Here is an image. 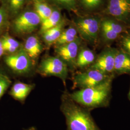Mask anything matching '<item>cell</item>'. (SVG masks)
Segmentation results:
<instances>
[{
  "mask_svg": "<svg viewBox=\"0 0 130 130\" xmlns=\"http://www.w3.org/2000/svg\"><path fill=\"white\" fill-rule=\"evenodd\" d=\"M57 4L69 9H73L75 7L76 0H54Z\"/></svg>",
  "mask_w": 130,
  "mask_h": 130,
  "instance_id": "obj_23",
  "label": "cell"
},
{
  "mask_svg": "<svg viewBox=\"0 0 130 130\" xmlns=\"http://www.w3.org/2000/svg\"><path fill=\"white\" fill-rule=\"evenodd\" d=\"M123 49L126 53L130 56V37L127 36L124 38L122 42Z\"/></svg>",
  "mask_w": 130,
  "mask_h": 130,
  "instance_id": "obj_26",
  "label": "cell"
},
{
  "mask_svg": "<svg viewBox=\"0 0 130 130\" xmlns=\"http://www.w3.org/2000/svg\"><path fill=\"white\" fill-rule=\"evenodd\" d=\"M102 1V0H80L82 5L88 10L95 9L100 5Z\"/></svg>",
  "mask_w": 130,
  "mask_h": 130,
  "instance_id": "obj_22",
  "label": "cell"
},
{
  "mask_svg": "<svg viewBox=\"0 0 130 130\" xmlns=\"http://www.w3.org/2000/svg\"><path fill=\"white\" fill-rule=\"evenodd\" d=\"M80 40L78 38L74 41L56 46L55 51L57 57L67 65L70 70H74L76 67V59L78 54Z\"/></svg>",
  "mask_w": 130,
  "mask_h": 130,
  "instance_id": "obj_8",
  "label": "cell"
},
{
  "mask_svg": "<svg viewBox=\"0 0 130 130\" xmlns=\"http://www.w3.org/2000/svg\"><path fill=\"white\" fill-rule=\"evenodd\" d=\"M26 130H36V129L35 128V127H30V128H28V129Z\"/></svg>",
  "mask_w": 130,
  "mask_h": 130,
  "instance_id": "obj_27",
  "label": "cell"
},
{
  "mask_svg": "<svg viewBox=\"0 0 130 130\" xmlns=\"http://www.w3.org/2000/svg\"><path fill=\"white\" fill-rule=\"evenodd\" d=\"M103 37L107 41L115 40L123 30L121 24L114 20L107 19L100 25Z\"/></svg>",
  "mask_w": 130,
  "mask_h": 130,
  "instance_id": "obj_11",
  "label": "cell"
},
{
  "mask_svg": "<svg viewBox=\"0 0 130 130\" xmlns=\"http://www.w3.org/2000/svg\"><path fill=\"white\" fill-rule=\"evenodd\" d=\"M3 47V44H2V42L1 40H0V49L2 48Z\"/></svg>",
  "mask_w": 130,
  "mask_h": 130,
  "instance_id": "obj_28",
  "label": "cell"
},
{
  "mask_svg": "<svg viewBox=\"0 0 130 130\" xmlns=\"http://www.w3.org/2000/svg\"><path fill=\"white\" fill-rule=\"evenodd\" d=\"M35 12L41 20V21L48 18L51 14L53 9L43 1H34Z\"/></svg>",
  "mask_w": 130,
  "mask_h": 130,
  "instance_id": "obj_19",
  "label": "cell"
},
{
  "mask_svg": "<svg viewBox=\"0 0 130 130\" xmlns=\"http://www.w3.org/2000/svg\"><path fill=\"white\" fill-rule=\"evenodd\" d=\"M1 41L2 43H6L10 46L14 47L18 49H19V48L20 47V43H19V42L16 41L14 38L8 35L4 36L2 39Z\"/></svg>",
  "mask_w": 130,
  "mask_h": 130,
  "instance_id": "obj_24",
  "label": "cell"
},
{
  "mask_svg": "<svg viewBox=\"0 0 130 130\" xmlns=\"http://www.w3.org/2000/svg\"><path fill=\"white\" fill-rule=\"evenodd\" d=\"M111 78H113L112 76L109 74L90 69L75 75L73 78V83L75 87L79 89L87 88L96 86Z\"/></svg>",
  "mask_w": 130,
  "mask_h": 130,
  "instance_id": "obj_4",
  "label": "cell"
},
{
  "mask_svg": "<svg viewBox=\"0 0 130 130\" xmlns=\"http://www.w3.org/2000/svg\"><path fill=\"white\" fill-rule=\"evenodd\" d=\"M61 15L59 11L54 10L53 11L51 15L45 20L42 21L41 28V33L57 26L61 22Z\"/></svg>",
  "mask_w": 130,
  "mask_h": 130,
  "instance_id": "obj_18",
  "label": "cell"
},
{
  "mask_svg": "<svg viewBox=\"0 0 130 130\" xmlns=\"http://www.w3.org/2000/svg\"><path fill=\"white\" fill-rule=\"evenodd\" d=\"M7 17V10L5 6L0 7V29L4 25Z\"/></svg>",
  "mask_w": 130,
  "mask_h": 130,
  "instance_id": "obj_25",
  "label": "cell"
},
{
  "mask_svg": "<svg viewBox=\"0 0 130 130\" xmlns=\"http://www.w3.org/2000/svg\"><path fill=\"white\" fill-rule=\"evenodd\" d=\"M41 22V20L36 12L27 11L20 14L15 19L13 27L17 33L27 34L34 31Z\"/></svg>",
  "mask_w": 130,
  "mask_h": 130,
  "instance_id": "obj_6",
  "label": "cell"
},
{
  "mask_svg": "<svg viewBox=\"0 0 130 130\" xmlns=\"http://www.w3.org/2000/svg\"><path fill=\"white\" fill-rule=\"evenodd\" d=\"M75 24L77 31L84 39L91 42L96 40L100 27L99 19L94 17L79 18L76 20Z\"/></svg>",
  "mask_w": 130,
  "mask_h": 130,
  "instance_id": "obj_7",
  "label": "cell"
},
{
  "mask_svg": "<svg viewBox=\"0 0 130 130\" xmlns=\"http://www.w3.org/2000/svg\"><path fill=\"white\" fill-rule=\"evenodd\" d=\"M117 50L108 48L103 52L94 61L90 69L109 74L114 72L115 58Z\"/></svg>",
  "mask_w": 130,
  "mask_h": 130,
  "instance_id": "obj_9",
  "label": "cell"
},
{
  "mask_svg": "<svg viewBox=\"0 0 130 130\" xmlns=\"http://www.w3.org/2000/svg\"><path fill=\"white\" fill-rule=\"evenodd\" d=\"M64 22L61 21L56 27L43 33L42 38L44 42L47 45H50L54 44L60 36L63 31V27Z\"/></svg>",
  "mask_w": 130,
  "mask_h": 130,
  "instance_id": "obj_16",
  "label": "cell"
},
{
  "mask_svg": "<svg viewBox=\"0 0 130 130\" xmlns=\"http://www.w3.org/2000/svg\"><path fill=\"white\" fill-rule=\"evenodd\" d=\"M77 34L78 31L76 28L70 27L63 30L60 37L54 44L57 46L73 42L78 38Z\"/></svg>",
  "mask_w": 130,
  "mask_h": 130,
  "instance_id": "obj_17",
  "label": "cell"
},
{
  "mask_svg": "<svg viewBox=\"0 0 130 130\" xmlns=\"http://www.w3.org/2000/svg\"><path fill=\"white\" fill-rule=\"evenodd\" d=\"M34 87V84L17 82L12 86L10 94L15 99L22 102L26 99Z\"/></svg>",
  "mask_w": 130,
  "mask_h": 130,
  "instance_id": "obj_13",
  "label": "cell"
},
{
  "mask_svg": "<svg viewBox=\"0 0 130 130\" xmlns=\"http://www.w3.org/2000/svg\"><path fill=\"white\" fill-rule=\"evenodd\" d=\"M60 110L66 119L67 130H101L88 110L75 102L68 92L62 95Z\"/></svg>",
  "mask_w": 130,
  "mask_h": 130,
  "instance_id": "obj_1",
  "label": "cell"
},
{
  "mask_svg": "<svg viewBox=\"0 0 130 130\" xmlns=\"http://www.w3.org/2000/svg\"><path fill=\"white\" fill-rule=\"evenodd\" d=\"M43 76H55L60 79L64 84L68 76L69 68L65 62L57 56H49L43 59L37 69Z\"/></svg>",
  "mask_w": 130,
  "mask_h": 130,
  "instance_id": "obj_3",
  "label": "cell"
},
{
  "mask_svg": "<svg viewBox=\"0 0 130 130\" xmlns=\"http://www.w3.org/2000/svg\"><path fill=\"white\" fill-rule=\"evenodd\" d=\"M34 2V1H43V0H33Z\"/></svg>",
  "mask_w": 130,
  "mask_h": 130,
  "instance_id": "obj_29",
  "label": "cell"
},
{
  "mask_svg": "<svg viewBox=\"0 0 130 130\" xmlns=\"http://www.w3.org/2000/svg\"><path fill=\"white\" fill-rule=\"evenodd\" d=\"M23 48L32 60L36 59L41 53L42 46L37 37L31 36L26 40Z\"/></svg>",
  "mask_w": 130,
  "mask_h": 130,
  "instance_id": "obj_14",
  "label": "cell"
},
{
  "mask_svg": "<svg viewBox=\"0 0 130 130\" xmlns=\"http://www.w3.org/2000/svg\"><path fill=\"white\" fill-rule=\"evenodd\" d=\"M129 99H130V91H129Z\"/></svg>",
  "mask_w": 130,
  "mask_h": 130,
  "instance_id": "obj_30",
  "label": "cell"
},
{
  "mask_svg": "<svg viewBox=\"0 0 130 130\" xmlns=\"http://www.w3.org/2000/svg\"><path fill=\"white\" fill-rule=\"evenodd\" d=\"M107 12L119 20L125 21L130 16V0H109Z\"/></svg>",
  "mask_w": 130,
  "mask_h": 130,
  "instance_id": "obj_10",
  "label": "cell"
},
{
  "mask_svg": "<svg viewBox=\"0 0 130 130\" xmlns=\"http://www.w3.org/2000/svg\"><path fill=\"white\" fill-rule=\"evenodd\" d=\"M5 62L13 71L19 74L28 73L32 68V60L23 47L13 54L6 56Z\"/></svg>",
  "mask_w": 130,
  "mask_h": 130,
  "instance_id": "obj_5",
  "label": "cell"
},
{
  "mask_svg": "<svg viewBox=\"0 0 130 130\" xmlns=\"http://www.w3.org/2000/svg\"><path fill=\"white\" fill-rule=\"evenodd\" d=\"M114 72L118 74L130 73V56L125 51H117Z\"/></svg>",
  "mask_w": 130,
  "mask_h": 130,
  "instance_id": "obj_12",
  "label": "cell"
},
{
  "mask_svg": "<svg viewBox=\"0 0 130 130\" xmlns=\"http://www.w3.org/2000/svg\"><path fill=\"white\" fill-rule=\"evenodd\" d=\"M27 0H7L8 7L13 14H18L22 9Z\"/></svg>",
  "mask_w": 130,
  "mask_h": 130,
  "instance_id": "obj_20",
  "label": "cell"
},
{
  "mask_svg": "<svg viewBox=\"0 0 130 130\" xmlns=\"http://www.w3.org/2000/svg\"><path fill=\"white\" fill-rule=\"evenodd\" d=\"M95 55L89 49H83L78 53L76 59V67L84 68L93 64L95 61Z\"/></svg>",
  "mask_w": 130,
  "mask_h": 130,
  "instance_id": "obj_15",
  "label": "cell"
},
{
  "mask_svg": "<svg viewBox=\"0 0 130 130\" xmlns=\"http://www.w3.org/2000/svg\"><path fill=\"white\" fill-rule=\"evenodd\" d=\"M11 82L6 76L0 74V98L11 84Z\"/></svg>",
  "mask_w": 130,
  "mask_h": 130,
  "instance_id": "obj_21",
  "label": "cell"
},
{
  "mask_svg": "<svg viewBox=\"0 0 130 130\" xmlns=\"http://www.w3.org/2000/svg\"><path fill=\"white\" fill-rule=\"evenodd\" d=\"M112 78L103 84L91 88L81 89L69 93L75 102L86 107H98L106 106L109 101Z\"/></svg>",
  "mask_w": 130,
  "mask_h": 130,
  "instance_id": "obj_2",
  "label": "cell"
}]
</instances>
